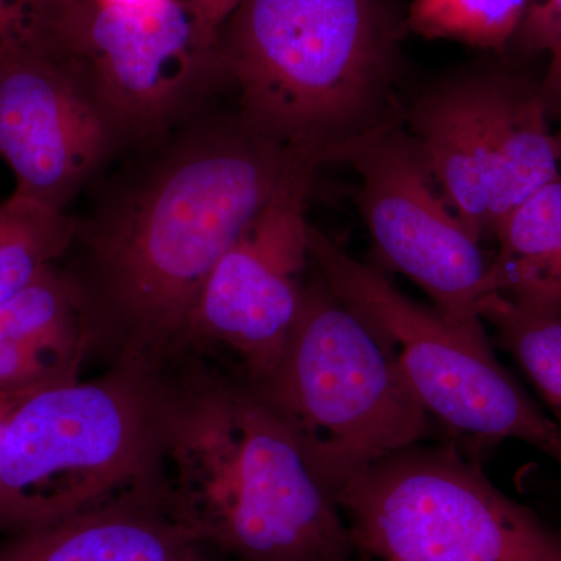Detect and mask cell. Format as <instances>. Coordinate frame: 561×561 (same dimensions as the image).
<instances>
[{"label": "cell", "mask_w": 561, "mask_h": 561, "mask_svg": "<svg viewBox=\"0 0 561 561\" xmlns=\"http://www.w3.org/2000/svg\"><path fill=\"white\" fill-rule=\"evenodd\" d=\"M103 187L61 267L76 286L90 357L160 373L187 334L221 256L298 165L241 117L183 124ZM316 165V164H313Z\"/></svg>", "instance_id": "1"}, {"label": "cell", "mask_w": 561, "mask_h": 561, "mask_svg": "<svg viewBox=\"0 0 561 561\" xmlns=\"http://www.w3.org/2000/svg\"><path fill=\"white\" fill-rule=\"evenodd\" d=\"M172 515L224 561H351L353 537L287 427L241 376L187 353L154 373Z\"/></svg>", "instance_id": "2"}, {"label": "cell", "mask_w": 561, "mask_h": 561, "mask_svg": "<svg viewBox=\"0 0 561 561\" xmlns=\"http://www.w3.org/2000/svg\"><path fill=\"white\" fill-rule=\"evenodd\" d=\"M219 39L254 135L321 165L393 121L397 32L383 0H241Z\"/></svg>", "instance_id": "3"}, {"label": "cell", "mask_w": 561, "mask_h": 561, "mask_svg": "<svg viewBox=\"0 0 561 561\" xmlns=\"http://www.w3.org/2000/svg\"><path fill=\"white\" fill-rule=\"evenodd\" d=\"M247 383L287 427L332 497L365 468L416 445L430 431L431 415L389 345L319 272L306 283L278 364Z\"/></svg>", "instance_id": "4"}, {"label": "cell", "mask_w": 561, "mask_h": 561, "mask_svg": "<svg viewBox=\"0 0 561 561\" xmlns=\"http://www.w3.org/2000/svg\"><path fill=\"white\" fill-rule=\"evenodd\" d=\"M162 479L154 375L110 367L43 387L0 438V535L60 522Z\"/></svg>", "instance_id": "5"}, {"label": "cell", "mask_w": 561, "mask_h": 561, "mask_svg": "<svg viewBox=\"0 0 561 561\" xmlns=\"http://www.w3.org/2000/svg\"><path fill=\"white\" fill-rule=\"evenodd\" d=\"M334 500L356 551L379 561H561V535L453 445L390 454Z\"/></svg>", "instance_id": "6"}, {"label": "cell", "mask_w": 561, "mask_h": 561, "mask_svg": "<svg viewBox=\"0 0 561 561\" xmlns=\"http://www.w3.org/2000/svg\"><path fill=\"white\" fill-rule=\"evenodd\" d=\"M308 241L321 278L381 335L430 415L472 440L526 443L561 467L559 424L502 367L486 332L421 308L311 224Z\"/></svg>", "instance_id": "7"}, {"label": "cell", "mask_w": 561, "mask_h": 561, "mask_svg": "<svg viewBox=\"0 0 561 561\" xmlns=\"http://www.w3.org/2000/svg\"><path fill=\"white\" fill-rule=\"evenodd\" d=\"M41 33L87 66L122 149L171 135L224 77L216 31L184 0H50Z\"/></svg>", "instance_id": "8"}, {"label": "cell", "mask_w": 561, "mask_h": 561, "mask_svg": "<svg viewBox=\"0 0 561 561\" xmlns=\"http://www.w3.org/2000/svg\"><path fill=\"white\" fill-rule=\"evenodd\" d=\"M411 136L449 208L478 239L560 173L548 110L500 73L435 88L409 111Z\"/></svg>", "instance_id": "9"}, {"label": "cell", "mask_w": 561, "mask_h": 561, "mask_svg": "<svg viewBox=\"0 0 561 561\" xmlns=\"http://www.w3.org/2000/svg\"><path fill=\"white\" fill-rule=\"evenodd\" d=\"M337 161L359 173L360 213L387 264L415 280L443 319L485 332L479 305L491 294V261L438 194L411 133L387 122L343 147Z\"/></svg>", "instance_id": "10"}, {"label": "cell", "mask_w": 561, "mask_h": 561, "mask_svg": "<svg viewBox=\"0 0 561 561\" xmlns=\"http://www.w3.org/2000/svg\"><path fill=\"white\" fill-rule=\"evenodd\" d=\"M319 168L298 165L206 283L187 353L257 382L271 375L305 297L309 256L306 201Z\"/></svg>", "instance_id": "11"}, {"label": "cell", "mask_w": 561, "mask_h": 561, "mask_svg": "<svg viewBox=\"0 0 561 561\" xmlns=\"http://www.w3.org/2000/svg\"><path fill=\"white\" fill-rule=\"evenodd\" d=\"M122 149L87 66L21 32L0 41V158L14 195L65 210Z\"/></svg>", "instance_id": "12"}, {"label": "cell", "mask_w": 561, "mask_h": 561, "mask_svg": "<svg viewBox=\"0 0 561 561\" xmlns=\"http://www.w3.org/2000/svg\"><path fill=\"white\" fill-rule=\"evenodd\" d=\"M0 561H224L172 515L162 479L9 535Z\"/></svg>", "instance_id": "13"}, {"label": "cell", "mask_w": 561, "mask_h": 561, "mask_svg": "<svg viewBox=\"0 0 561 561\" xmlns=\"http://www.w3.org/2000/svg\"><path fill=\"white\" fill-rule=\"evenodd\" d=\"M90 351L80 297L61 264L0 302V393L79 379Z\"/></svg>", "instance_id": "14"}, {"label": "cell", "mask_w": 561, "mask_h": 561, "mask_svg": "<svg viewBox=\"0 0 561 561\" xmlns=\"http://www.w3.org/2000/svg\"><path fill=\"white\" fill-rule=\"evenodd\" d=\"M77 217L11 195L0 202V302L68 256Z\"/></svg>", "instance_id": "15"}, {"label": "cell", "mask_w": 561, "mask_h": 561, "mask_svg": "<svg viewBox=\"0 0 561 561\" xmlns=\"http://www.w3.org/2000/svg\"><path fill=\"white\" fill-rule=\"evenodd\" d=\"M479 316L496 331L561 430V316L531 311L500 294L483 298Z\"/></svg>", "instance_id": "16"}, {"label": "cell", "mask_w": 561, "mask_h": 561, "mask_svg": "<svg viewBox=\"0 0 561 561\" xmlns=\"http://www.w3.org/2000/svg\"><path fill=\"white\" fill-rule=\"evenodd\" d=\"M529 0H434L412 5L409 25L431 38L502 49L518 32Z\"/></svg>", "instance_id": "17"}, {"label": "cell", "mask_w": 561, "mask_h": 561, "mask_svg": "<svg viewBox=\"0 0 561 561\" xmlns=\"http://www.w3.org/2000/svg\"><path fill=\"white\" fill-rule=\"evenodd\" d=\"M502 295L531 311L561 316V245Z\"/></svg>", "instance_id": "18"}, {"label": "cell", "mask_w": 561, "mask_h": 561, "mask_svg": "<svg viewBox=\"0 0 561 561\" xmlns=\"http://www.w3.org/2000/svg\"><path fill=\"white\" fill-rule=\"evenodd\" d=\"M515 36L523 50H551L561 38V0H529Z\"/></svg>", "instance_id": "19"}, {"label": "cell", "mask_w": 561, "mask_h": 561, "mask_svg": "<svg viewBox=\"0 0 561 561\" xmlns=\"http://www.w3.org/2000/svg\"><path fill=\"white\" fill-rule=\"evenodd\" d=\"M549 54H551V62H549L540 95L548 113L552 111L561 119V38L557 41L556 46L549 50ZM556 138L561 153V135L556 136Z\"/></svg>", "instance_id": "20"}, {"label": "cell", "mask_w": 561, "mask_h": 561, "mask_svg": "<svg viewBox=\"0 0 561 561\" xmlns=\"http://www.w3.org/2000/svg\"><path fill=\"white\" fill-rule=\"evenodd\" d=\"M31 0H0V41L24 32Z\"/></svg>", "instance_id": "21"}, {"label": "cell", "mask_w": 561, "mask_h": 561, "mask_svg": "<svg viewBox=\"0 0 561 561\" xmlns=\"http://www.w3.org/2000/svg\"><path fill=\"white\" fill-rule=\"evenodd\" d=\"M209 27L216 31L217 27L230 18L232 11L238 9L241 0H184Z\"/></svg>", "instance_id": "22"}, {"label": "cell", "mask_w": 561, "mask_h": 561, "mask_svg": "<svg viewBox=\"0 0 561 561\" xmlns=\"http://www.w3.org/2000/svg\"><path fill=\"white\" fill-rule=\"evenodd\" d=\"M50 386H54V383H50ZM43 387L47 386L24 387V389L2 391V393H0V432L3 431L7 421L10 420V416L20 408L22 402L27 400L28 397H32L35 391L43 389Z\"/></svg>", "instance_id": "23"}, {"label": "cell", "mask_w": 561, "mask_h": 561, "mask_svg": "<svg viewBox=\"0 0 561 561\" xmlns=\"http://www.w3.org/2000/svg\"><path fill=\"white\" fill-rule=\"evenodd\" d=\"M110 2L125 3V5H133V3H142L146 0H110Z\"/></svg>", "instance_id": "24"}, {"label": "cell", "mask_w": 561, "mask_h": 561, "mask_svg": "<svg viewBox=\"0 0 561 561\" xmlns=\"http://www.w3.org/2000/svg\"><path fill=\"white\" fill-rule=\"evenodd\" d=\"M434 2V0H413L412 5H426V3Z\"/></svg>", "instance_id": "25"}]
</instances>
